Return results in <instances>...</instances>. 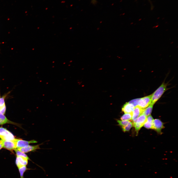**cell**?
Instances as JSON below:
<instances>
[{
    "label": "cell",
    "mask_w": 178,
    "mask_h": 178,
    "mask_svg": "<svg viewBox=\"0 0 178 178\" xmlns=\"http://www.w3.org/2000/svg\"><path fill=\"white\" fill-rule=\"evenodd\" d=\"M167 89L166 84L163 83L152 95L151 102L150 104L154 105Z\"/></svg>",
    "instance_id": "obj_1"
},
{
    "label": "cell",
    "mask_w": 178,
    "mask_h": 178,
    "mask_svg": "<svg viewBox=\"0 0 178 178\" xmlns=\"http://www.w3.org/2000/svg\"><path fill=\"white\" fill-rule=\"evenodd\" d=\"M147 118V116L145 115L142 113L137 118L135 123L133 124L137 134L146 122Z\"/></svg>",
    "instance_id": "obj_2"
},
{
    "label": "cell",
    "mask_w": 178,
    "mask_h": 178,
    "mask_svg": "<svg viewBox=\"0 0 178 178\" xmlns=\"http://www.w3.org/2000/svg\"><path fill=\"white\" fill-rule=\"evenodd\" d=\"M0 138L3 140H11L15 139L14 136L6 129L0 127Z\"/></svg>",
    "instance_id": "obj_3"
},
{
    "label": "cell",
    "mask_w": 178,
    "mask_h": 178,
    "mask_svg": "<svg viewBox=\"0 0 178 178\" xmlns=\"http://www.w3.org/2000/svg\"><path fill=\"white\" fill-rule=\"evenodd\" d=\"M152 95L140 98L138 106L140 108H144L147 107L151 102Z\"/></svg>",
    "instance_id": "obj_4"
},
{
    "label": "cell",
    "mask_w": 178,
    "mask_h": 178,
    "mask_svg": "<svg viewBox=\"0 0 178 178\" xmlns=\"http://www.w3.org/2000/svg\"><path fill=\"white\" fill-rule=\"evenodd\" d=\"M144 109L140 108L138 105L135 107L132 114V119L133 124L135 123L137 118L143 113Z\"/></svg>",
    "instance_id": "obj_5"
},
{
    "label": "cell",
    "mask_w": 178,
    "mask_h": 178,
    "mask_svg": "<svg viewBox=\"0 0 178 178\" xmlns=\"http://www.w3.org/2000/svg\"><path fill=\"white\" fill-rule=\"evenodd\" d=\"M16 144V148L18 149L26 147L30 143H37V141L35 140L30 141H27L20 139H15Z\"/></svg>",
    "instance_id": "obj_6"
},
{
    "label": "cell",
    "mask_w": 178,
    "mask_h": 178,
    "mask_svg": "<svg viewBox=\"0 0 178 178\" xmlns=\"http://www.w3.org/2000/svg\"><path fill=\"white\" fill-rule=\"evenodd\" d=\"M164 123L159 119H154L153 122L152 129L159 134L161 133L162 129L164 128Z\"/></svg>",
    "instance_id": "obj_7"
},
{
    "label": "cell",
    "mask_w": 178,
    "mask_h": 178,
    "mask_svg": "<svg viewBox=\"0 0 178 178\" xmlns=\"http://www.w3.org/2000/svg\"><path fill=\"white\" fill-rule=\"evenodd\" d=\"M14 139L11 140H3V147L9 150H12L16 148Z\"/></svg>",
    "instance_id": "obj_8"
},
{
    "label": "cell",
    "mask_w": 178,
    "mask_h": 178,
    "mask_svg": "<svg viewBox=\"0 0 178 178\" xmlns=\"http://www.w3.org/2000/svg\"><path fill=\"white\" fill-rule=\"evenodd\" d=\"M40 144L35 145H28L26 147L17 149L21 152L24 153H27L31 151H34L36 150L40 149Z\"/></svg>",
    "instance_id": "obj_9"
},
{
    "label": "cell",
    "mask_w": 178,
    "mask_h": 178,
    "mask_svg": "<svg viewBox=\"0 0 178 178\" xmlns=\"http://www.w3.org/2000/svg\"><path fill=\"white\" fill-rule=\"evenodd\" d=\"M28 159L22 156H17L16 160V164L18 168L24 166H26L28 164Z\"/></svg>",
    "instance_id": "obj_10"
},
{
    "label": "cell",
    "mask_w": 178,
    "mask_h": 178,
    "mask_svg": "<svg viewBox=\"0 0 178 178\" xmlns=\"http://www.w3.org/2000/svg\"><path fill=\"white\" fill-rule=\"evenodd\" d=\"M134 107L132 104L126 103L122 107V110L125 113H132Z\"/></svg>",
    "instance_id": "obj_11"
},
{
    "label": "cell",
    "mask_w": 178,
    "mask_h": 178,
    "mask_svg": "<svg viewBox=\"0 0 178 178\" xmlns=\"http://www.w3.org/2000/svg\"><path fill=\"white\" fill-rule=\"evenodd\" d=\"M153 120L152 116L149 115L148 116L146 121L144 125V127L148 129H152Z\"/></svg>",
    "instance_id": "obj_12"
},
{
    "label": "cell",
    "mask_w": 178,
    "mask_h": 178,
    "mask_svg": "<svg viewBox=\"0 0 178 178\" xmlns=\"http://www.w3.org/2000/svg\"><path fill=\"white\" fill-rule=\"evenodd\" d=\"M6 123L12 124L13 123L9 120L4 114L0 113V125H3Z\"/></svg>",
    "instance_id": "obj_13"
},
{
    "label": "cell",
    "mask_w": 178,
    "mask_h": 178,
    "mask_svg": "<svg viewBox=\"0 0 178 178\" xmlns=\"http://www.w3.org/2000/svg\"><path fill=\"white\" fill-rule=\"evenodd\" d=\"M153 105L150 104L147 108L144 109L143 113L146 116L150 115L152 112Z\"/></svg>",
    "instance_id": "obj_14"
},
{
    "label": "cell",
    "mask_w": 178,
    "mask_h": 178,
    "mask_svg": "<svg viewBox=\"0 0 178 178\" xmlns=\"http://www.w3.org/2000/svg\"><path fill=\"white\" fill-rule=\"evenodd\" d=\"M132 113H125L121 117V120H130L132 119Z\"/></svg>",
    "instance_id": "obj_15"
},
{
    "label": "cell",
    "mask_w": 178,
    "mask_h": 178,
    "mask_svg": "<svg viewBox=\"0 0 178 178\" xmlns=\"http://www.w3.org/2000/svg\"><path fill=\"white\" fill-rule=\"evenodd\" d=\"M20 174V178H23V175L25 171L28 169L26 166H22L18 168Z\"/></svg>",
    "instance_id": "obj_16"
},
{
    "label": "cell",
    "mask_w": 178,
    "mask_h": 178,
    "mask_svg": "<svg viewBox=\"0 0 178 178\" xmlns=\"http://www.w3.org/2000/svg\"><path fill=\"white\" fill-rule=\"evenodd\" d=\"M133 123L130 121L129 123L126 125L121 127L123 131L124 132L129 131L133 126Z\"/></svg>",
    "instance_id": "obj_17"
},
{
    "label": "cell",
    "mask_w": 178,
    "mask_h": 178,
    "mask_svg": "<svg viewBox=\"0 0 178 178\" xmlns=\"http://www.w3.org/2000/svg\"><path fill=\"white\" fill-rule=\"evenodd\" d=\"M14 150L16 152L17 156H22L27 158L28 160H30L28 156L24 153L21 152L16 148Z\"/></svg>",
    "instance_id": "obj_18"
},
{
    "label": "cell",
    "mask_w": 178,
    "mask_h": 178,
    "mask_svg": "<svg viewBox=\"0 0 178 178\" xmlns=\"http://www.w3.org/2000/svg\"><path fill=\"white\" fill-rule=\"evenodd\" d=\"M130 121L129 120H117L118 125L121 127L126 125L129 123Z\"/></svg>",
    "instance_id": "obj_19"
},
{
    "label": "cell",
    "mask_w": 178,
    "mask_h": 178,
    "mask_svg": "<svg viewBox=\"0 0 178 178\" xmlns=\"http://www.w3.org/2000/svg\"><path fill=\"white\" fill-rule=\"evenodd\" d=\"M140 99V98H138L134 99L130 101L129 103L132 104L134 107H135L138 105V103Z\"/></svg>",
    "instance_id": "obj_20"
},
{
    "label": "cell",
    "mask_w": 178,
    "mask_h": 178,
    "mask_svg": "<svg viewBox=\"0 0 178 178\" xmlns=\"http://www.w3.org/2000/svg\"><path fill=\"white\" fill-rule=\"evenodd\" d=\"M6 96H4L0 97V108L2 107L5 105L4 99Z\"/></svg>",
    "instance_id": "obj_21"
},
{
    "label": "cell",
    "mask_w": 178,
    "mask_h": 178,
    "mask_svg": "<svg viewBox=\"0 0 178 178\" xmlns=\"http://www.w3.org/2000/svg\"><path fill=\"white\" fill-rule=\"evenodd\" d=\"M6 107L5 105H4L2 107L0 108V113L4 114L5 112Z\"/></svg>",
    "instance_id": "obj_22"
},
{
    "label": "cell",
    "mask_w": 178,
    "mask_h": 178,
    "mask_svg": "<svg viewBox=\"0 0 178 178\" xmlns=\"http://www.w3.org/2000/svg\"><path fill=\"white\" fill-rule=\"evenodd\" d=\"M3 147V140L0 139V150Z\"/></svg>",
    "instance_id": "obj_23"
},
{
    "label": "cell",
    "mask_w": 178,
    "mask_h": 178,
    "mask_svg": "<svg viewBox=\"0 0 178 178\" xmlns=\"http://www.w3.org/2000/svg\"><path fill=\"white\" fill-rule=\"evenodd\" d=\"M93 0V1H95V0Z\"/></svg>",
    "instance_id": "obj_24"
}]
</instances>
